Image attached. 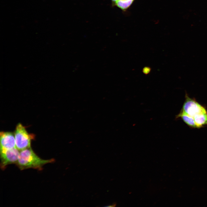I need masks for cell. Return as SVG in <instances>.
Segmentation results:
<instances>
[{"mask_svg":"<svg viewBox=\"0 0 207 207\" xmlns=\"http://www.w3.org/2000/svg\"><path fill=\"white\" fill-rule=\"evenodd\" d=\"M14 134L16 147L20 151L31 147V141L34 135L29 134L21 123L16 126Z\"/></svg>","mask_w":207,"mask_h":207,"instance_id":"7a4b0ae2","label":"cell"},{"mask_svg":"<svg viewBox=\"0 0 207 207\" xmlns=\"http://www.w3.org/2000/svg\"><path fill=\"white\" fill-rule=\"evenodd\" d=\"M0 139V149H9L16 147L14 133L1 132Z\"/></svg>","mask_w":207,"mask_h":207,"instance_id":"5b68a950","label":"cell"},{"mask_svg":"<svg viewBox=\"0 0 207 207\" xmlns=\"http://www.w3.org/2000/svg\"><path fill=\"white\" fill-rule=\"evenodd\" d=\"M112 2V4L113 6L115 5L116 3L118 0H111Z\"/></svg>","mask_w":207,"mask_h":207,"instance_id":"9c48e42d","label":"cell"},{"mask_svg":"<svg viewBox=\"0 0 207 207\" xmlns=\"http://www.w3.org/2000/svg\"><path fill=\"white\" fill-rule=\"evenodd\" d=\"M176 118H181L189 126L193 128H197L193 118L181 110L180 113L176 116Z\"/></svg>","mask_w":207,"mask_h":207,"instance_id":"52a82bcc","label":"cell"},{"mask_svg":"<svg viewBox=\"0 0 207 207\" xmlns=\"http://www.w3.org/2000/svg\"><path fill=\"white\" fill-rule=\"evenodd\" d=\"M185 98L181 110L191 117L193 118L198 114L207 111L204 106L195 99L189 97L187 94H186Z\"/></svg>","mask_w":207,"mask_h":207,"instance_id":"3957f363","label":"cell"},{"mask_svg":"<svg viewBox=\"0 0 207 207\" xmlns=\"http://www.w3.org/2000/svg\"><path fill=\"white\" fill-rule=\"evenodd\" d=\"M1 168L3 170L9 164L17 163L20 151L15 147L9 149H0Z\"/></svg>","mask_w":207,"mask_h":207,"instance_id":"277c9868","label":"cell"},{"mask_svg":"<svg viewBox=\"0 0 207 207\" xmlns=\"http://www.w3.org/2000/svg\"><path fill=\"white\" fill-rule=\"evenodd\" d=\"M193 118L197 128H200L207 125V111L198 114Z\"/></svg>","mask_w":207,"mask_h":207,"instance_id":"8992f818","label":"cell"},{"mask_svg":"<svg viewBox=\"0 0 207 207\" xmlns=\"http://www.w3.org/2000/svg\"><path fill=\"white\" fill-rule=\"evenodd\" d=\"M116 205V204L115 203H114L108 206V205L106 206L108 207H113L115 206Z\"/></svg>","mask_w":207,"mask_h":207,"instance_id":"30bf717a","label":"cell"},{"mask_svg":"<svg viewBox=\"0 0 207 207\" xmlns=\"http://www.w3.org/2000/svg\"><path fill=\"white\" fill-rule=\"evenodd\" d=\"M53 158L43 160L38 156L31 147L20 151L17 162L16 164L20 170L32 168L39 170H42L44 165L54 162Z\"/></svg>","mask_w":207,"mask_h":207,"instance_id":"6da1fadb","label":"cell"},{"mask_svg":"<svg viewBox=\"0 0 207 207\" xmlns=\"http://www.w3.org/2000/svg\"><path fill=\"white\" fill-rule=\"evenodd\" d=\"M135 0H118L115 5L123 11H125L133 3Z\"/></svg>","mask_w":207,"mask_h":207,"instance_id":"ba28073f","label":"cell"},{"mask_svg":"<svg viewBox=\"0 0 207 207\" xmlns=\"http://www.w3.org/2000/svg\"></svg>","mask_w":207,"mask_h":207,"instance_id":"8fae6325","label":"cell"}]
</instances>
